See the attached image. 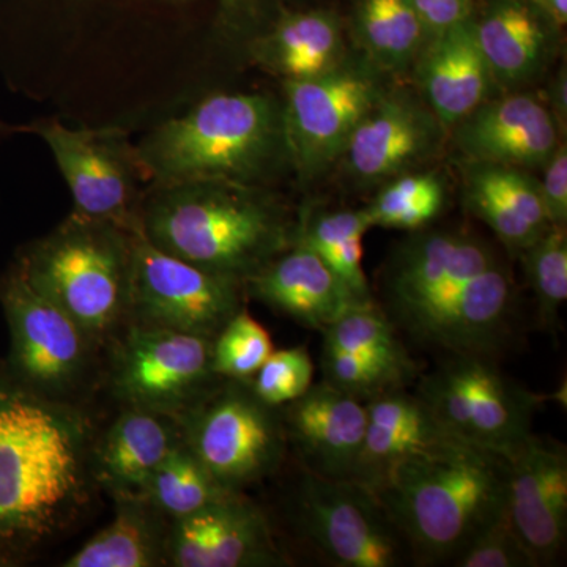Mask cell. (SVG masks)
<instances>
[{
    "mask_svg": "<svg viewBox=\"0 0 567 567\" xmlns=\"http://www.w3.org/2000/svg\"><path fill=\"white\" fill-rule=\"evenodd\" d=\"M87 406L44 398L0 363V557L52 543L84 514L95 481Z\"/></svg>",
    "mask_w": 567,
    "mask_h": 567,
    "instance_id": "obj_1",
    "label": "cell"
},
{
    "mask_svg": "<svg viewBox=\"0 0 567 567\" xmlns=\"http://www.w3.org/2000/svg\"><path fill=\"white\" fill-rule=\"evenodd\" d=\"M395 330L442 354L496 358L509 344L516 293L505 265L480 238L429 230L399 246L380 306Z\"/></svg>",
    "mask_w": 567,
    "mask_h": 567,
    "instance_id": "obj_2",
    "label": "cell"
},
{
    "mask_svg": "<svg viewBox=\"0 0 567 567\" xmlns=\"http://www.w3.org/2000/svg\"><path fill=\"white\" fill-rule=\"evenodd\" d=\"M509 458L445 435L388 468L371 487L412 561L454 566L505 513Z\"/></svg>",
    "mask_w": 567,
    "mask_h": 567,
    "instance_id": "obj_3",
    "label": "cell"
},
{
    "mask_svg": "<svg viewBox=\"0 0 567 567\" xmlns=\"http://www.w3.org/2000/svg\"><path fill=\"white\" fill-rule=\"evenodd\" d=\"M298 227L271 197L240 183L156 186L142 204L152 245L241 284L297 245Z\"/></svg>",
    "mask_w": 567,
    "mask_h": 567,
    "instance_id": "obj_4",
    "label": "cell"
},
{
    "mask_svg": "<svg viewBox=\"0 0 567 567\" xmlns=\"http://www.w3.org/2000/svg\"><path fill=\"white\" fill-rule=\"evenodd\" d=\"M156 186L192 182L254 185L284 152L281 106L262 93H218L156 126L136 145Z\"/></svg>",
    "mask_w": 567,
    "mask_h": 567,
    "instance_id": "obj_5",
    "label": "cell"
},
{
    "mask_svg": "<svg viewBox=\"0 0 567 567\" xmlns=\"http://www.w3.org/2000/svg\"><path fill=\"white\" fill-rule=\"evenodd\" d=\"M134 234L71 213L17 262L31 286L80 324L103 353L128 322Z\"/></svg>",
    "mask_w": 567,
    "mask_h": 567,
    "instance_id": "obj_6",
    "label": "cell"
},
{
    "mask_svg": "<svg viewBox=\"0 0 567 567\" xmlns=\"http://www.w3.org/2000/svg\"><path fill=\"white\" fill-rule=\"evenodd\" d=\"M0 305L10 328L11 374L44 398L87 406L103 385L104 353L47 295L13 268L0 281Z\"/></svg>",
    "mask_w": 567,
    "mask_h": 567,
    "instance_id": "obj_7",
    "label": "cell"
},
{
    "mask_svg": "<svg viewBox=\"0 0 567 567\" xmlns=\"http://www.w3.org/2000/svg\"><path fill=\"white\" fill-rule=\"evenodd\" d=\"M178 425L183 445L230 492L274 475L289 451L281 409L265 404L244 380L224 379Z\"/></svg>",
    "mask_w": 567,
    "mask_h": 567,
    "instance_id": "obj_8",
    "label": "cell"
},
{
    "mask_svg": "<svg viewBox=\"0 0 567 567\" xmlns=\"http://www.w3.org/2000/svg\"><path fill=\"white\" fill-rule=\"evenodd\" d=\"M104 353L103 383L123 406L182 420L223 382L213 339L126 323Z\"/></svg>",
    "mask_w": 567,
    "mask_h": 567,
    "instance_id": "obj_9",
    "label": "cell"
},
{
    "mask_svg": "<svg viewBox=\"0 0 567 567\" xmlns=\"http://www.w3.org/2000/svg\"><path fill=\"white\" fill-rule=\"evenodd\" d=\"M447 434L509 456L533 434L544 395L503 374L495 358L447 354L417 390Z\"/></svg>",
    "mask_w": 567,
    "mask_h": 567,
    "instance_id": "obj_10",
    "label": "cell"
},
{
    "mask_svg": "<svg viewBox=\"0 0 567 567\" xmlns=\"http://www.w3.org/2000/svg\"><path fill=\"white\" fill-rule=\"evenodd\" d=\"M298 533L334 567H401L412 563L382 503L364 484L330 480L301 466L292 498Z\"/></svg>",
    "mask_w": 567,
    "mask_h": 567,
    "instance_id": "obj_11",
    "label": "cell"
},
{
    "mask_svg": "<svg viewBox=\"0 0 567 567\" xmlns=\"http://www.w3.org/2000/svg\"><path fill=\"white\" fill-rule=\"evenodd\" d=\"M32 132L47 142L71 197L73 215L140 233L142 183H148L136 145L121 128H69L40 122Z\"/></svg>",
    "mask_w": 567,
    "mask_h": 567,
    "instance_id": "obj_12",
    "label": "cell"
},
{
    "mask_svg": "<svg viewBox=\"0 0 567 567\" xmlns=\"http://www.w3.org/2000/svg\"><path fill=\"white\" fill-rule=\"evenodd\" d=\"M245 284L210 274L133 237L128 322L215 339L240 309Z\"/></svg>",
    "mask_w": 567,
    "mask_h": 567,
    "instance_id": "obj_13",
    "label": "cell"
},
{
    "mask_svg": "<svg viewBox=\"0 0 567 567\" xmlns=\"http://www.w3.org/2000/svg\"><path fill=\"white\" fill-rule=\"evenodd\" d=\"M380 96L369 74L341 66L284 81V152L295 169L312 177L344 155L358 123Z\"/></svg>",
    "mask_w": 567,
    "mask_h": 567,
    "instance_id": "obj_14",
    "label": "cell"
},
{
    "mask_svg": "<svg viewBox=\"0 0 567 567\" xmlns=\"http://www.w3.org/2000/svg\"><path fill=\"white\" fill-rule=\"evenodd\" d=\"M289 565L270 520L245 492L171 520L166 566L276 567Z\"/></svg>",
    "mask_w": 567,
    "mask_h": 567,
    "instance_id": "obj_15",
    "label": "cell"
},
{
    "mask_svg": "<svg viewBox=\"0 0 567 567\" xmlns=\"http://www.w3.org/2000/svg\"><path fill=\"white\" fill-rule=\"evenodd\" d=\"M507 458V517L535 567L557 565L567 539L566 447L532 434Z\"/></svg>",
    "mask_w": 567,
    "mask_h": 567,
    "instance_id": "obj_16",
    "label": "cell"
},
{
    "mask_svg": "<svg viewBox=\"0 0 567 567\" xmlns=\"http://www.w3.org/2000/svg\"><path fill=\"white\" fill-rule=\"evenodd\" d=\"M279 409L289 447L303 468L330 480L354 481L368 429L365 402L323 380Z\"/></svg>",
    "mask_w": 567,
    "mask_h": 567,
    "instance_id": "obj_17",
    "label": "cell"
},
{
    "mask_svg": "<svg viewBox=\"0 0 567 567\" xmlns=\"http://www.w3.org/2000/svg\"><path fill=\"white\" fill-rule=\"evenodd\" d=\"M454 128L457 148L468 163L525 171L543 167L561 142L554 114L529 95L484 102Z\"/></svg>",
    "mask_w": 567,
    "mask_h": 567,
    "instance_id": "obj_18",
    "label": "cell"
},
{
    "mask_svg": "<svg viewBox=\"0 0 567 567\" xmlns=\"http://www.w3.org/2000/svg\"><path fill=\"white\" fill-rule=\"evenodd\" d=\"M245 292L311 330H328L354 306L357 297L322 257L295 245L245 281Z\"/></svg>",
    "mask_w": 567,
    "mask_h": 567,
    "instance_id": "obj_19",
    "label": "cell"
},
{
    "mask_svg": "<svg viewBox=\"0 0 567 567\" xmlns=\"http://www.w3.org/2000/svg\"><path fill=\"white\" fill-rule=\"evenodd\" d=\"M439 125L432 112L410 100L380 96L350 136L347 164L363 181L402 174L434 151Z\"/></svg>",
    "mask_w": 567,
    "mask_h": 567,
    "instance_id": "obj_20",
    "label": "cell"
},
{
    "mask_svg": "<svg viewBox=\"0 0 567 567\" xmlns=\"http://www.w3.org/2000/svg\"><path fill=\"white\" fill-rule=\"evenodd\" d=\"M181 442V425L174 417L123 406L106 432L96 435L92 451L95 486L114 499L144 495L153 472Z\"/></svg>",
    "mask_w": 567,
    "mask_h": 567,
    "instance_id": "obj_21",
    "label": "cell"
},
{
    "mask_svg": "<svg viewBox=\"0 0 567 567\" xmlns=\"http://www.w3.org/2000/svg\"><path fill=\"white\" fill-rule=\"evenodd\" d=\"M417 80L432 114L443 128H454L486 102L492 74L477 44L473 17L425 41Z\"/></svg>",
    "mask_w": 567,
    "mask_h": 567,
    "instance_id": "obj_22",
    "label": "cell"
},
{
    "mask_svg": "<svg viewBox=\"0 0 567 567\" xmlns=\"http://www.w3.org/2000/svg\"><path fill=\"white\" fill-rule=\"evenodd\" d=\"M473 24L492 80L499 84H522L546 63L554 22L528 3L492 0Z\"/></svg>",
    "mask_w": 567,
    "mask_h": 567,
    "instance_id": "obj_23",
    "label": "cell"
},
{
    "mask_svg": "<svg viewBox=\"0 0 567 567\" xmlns=\"http://www.w3.org/2000/svg\"><path fill=\"white\" fill-rule=\"evenodd\" d=\"M115 516L63 567L166 566L171 520L144 495L114 499Z\"/></svg>",
    "mask_w": 567,
    "mask_h": 567,
    "instance_id": "obj_24",
    "label": "cell"
},
{
    "mask_svg": "<svg viewBox=\"0 0 567 567\" xmlns=\"http://www.w3.org/2000/svg\"><path fill=\"white\" fill-rule=\"evenodd\" d=\"M341 28L327 11H301L282 17L274 31L254 44L260 65L284 80L317 76L339 65Z\"/></svg>",
    "mask_w": 567,
    "mask_h": 567,
    "instance_id": "obj_25",
    "label": "cell"
},
{
    "mask_svg": "<svg viewBox=\"0 0 567 567\" xmlns=\"http://www.w3.org/2000/svg\"><path fill=\"white\" fill-rule=\"evenodd\" d=\"M354 29L361 47L383 69L412 62L431 37L413 0H361Z\"/></svg>",
    "mask_w": 567,
    "mask_h": 567,
    "instance_id": "obj_26",
    "label": "cell"
},
{
    "mask_svg": "<svg viewBox=\"0 0 567 567\" xmlns=\"http://www.w3.org/2000/svg\"><path fill=\"white\" fill-rule=\"evenodd\" d=\"M230 494L237 492L224 488L182 442L153 472L144 491L145 498L169 518L188 516Z\"/></svg>",
    "mask_w": 567,
    "mask_h": 567,
    "instance_id": "obj_27",
    "label": "cell"
},
{
    "mask_svg": "<svg viewBox=\"0 0 567 567\" xmlns=\"http://www.w3.org/2000/svg\"><path fill=\"white\" fill-rule=\"evenodd\" d=\"M323 346L371 358L391 369L404 382L415 374L398 330L375 301L354 306L323 331Z\"/></svg>",
    "mask_w": 567,
    "mask_h": 567,
    "instance_id": "obj_28",
    "label": "cell"
},
{
    "mask_svg": "<svg viewBox=\"0 0 567 567\" xmlns=\"http://www.w3.org/2000/svg\"><path fill=\"white\" fill-rule=\"evenodd\" d=\"M445 205V189L435 174H405L386 185L369 205L374 226L421 230Z\"/></svg>",
    "mask_w": 567,
    "mask_h": 567,
    "instance_id": "obj_29",
    "label": "cell"
},
{
    "mask_svg": "<svg viewBox=\"0 0 567 567\" xmlns=\"http://www.w3.org/2000/svg\"><path fill=\"white\" fill-rule=\"evenodd\" d=\"M533 295L537 317L546 330L558 324L559 309L567 300L566 227L550 226L520 254Z\"/></svg>",
    "mask_w": 567,
    "mask_h": 567,
    "instance_id": "obj_30",
    "label": "cell"
},
{
    "mask_svg": "<svg viewBox=\"0 0 567 567\" xmlns=\"http://www.w3.org/2000/svg\"><path fill=\"white\" fill-rule=\"evenodd\" d=\"M274 350L268 331L244 308L213 339V369L223 379L248 382Z\"/></svg>",
    "mask_w": 567,
    "mask_h": 567,
    "instance_id": "obj_31",
    "label": "cell"
},
{
    "mask_svg": "<svg viewBox=\"0 0 567 567\" xmlns=\"http://www.w3.org/2000/svg\"><path fill=\"white\" fill-rule=\"evenodd\" d=\"M312 379L315 363L308 350L300 346L274 350L248 383L265 404L279 409L303 395L312 386Z\"/></svg>",
    "mask_w": 567,
    "mask_h": 567,
    "instance_id": "obj_32",
    "label": "cell"
},
{
    "mask_svg": "<svg viewBox=\"0 0 567 567\" xmlns=\"http://www.w3.org/2000/svg\"><path fill=\"white\" fill-rule=\"evenodd\" d=\"M466 173L502 197L537 233H546L550 227L540 199L539 182L527 171L499 164L468 163Z\"/></svg>",
    "mask_w": 567,
    "mask_h": 567,
    "instance_id": "obj_33",
    "label": "cell"
},
{
    "mask_svg": "<svg viewBox=\"0 0 567 567\" xmlns=\"http://www.w3.org/2000/svg\"><path fill=\"white\" fill-rule=\"evenodd\" d=\"M322 369L324 382L363 402L404 383L395 372L371 358L324 346Z\"/></svg>",
    "mask_w": 567,
    "mask_h": 567,
    "instance_id": "obj_34",
    "label": "cell"
},
{
    "mask_svg": "<svg viewBox=\"0 0 567 567\" xmlns=\"http://www.w3.org/2000/svg\"><path fill=\"white\" fill-rule=\"evenodd\" d=\"M465 204L473 215L491 227L492 233L505 245L511 254L520 256L540 233L525 223L513 208L483 185L472 174L466 173Z\"/></svg>",
    "mask_w": 567,
    "mask_h": 567,
    "instance_id": "obj_35",
    "label": "cell"
},
{
    "mask_svg": "<svg viewBox=\"0 0 567 567\" xmlns=\"http://www.w3.org/2000/svg\"><path fill=\"white\" fill-rule=\"evenodd\" d=\"M456 567H535L507 513L473 540L454 563Z\"/></svg>",
    "mask_w": 567,
    "mask_h": 567,
    "instance_id": "obj_36",
    "label": "cell"
},
{
    "mask_svg": "<svg viewBox=\"0 0 567 567\" xmlns=\"http://www.w3.org/2000/svg\"><path fill=\"white\" fill-rule=\"evenodd\" d=\"M371 227H374V224L368 208L322 213L315 218L301 219L297 245L308 246L324 259L350 238L358 235L364 237Z\"/></svg>",
    "mask_w": 567,
    "mask_h": 567,
    "instance_id": "obj_37",
    "label": "cell"
},
{
    "mask_svg": "<svg viewBox=\"0 0 567 567\" xmlns=\"http://www.w3.org/2000/svg\"><path fill=\"white\" fill-rule=\"evenodd\" d=\"M539 182L540 199L550 226L566 227L567 223V147L559 145L543 166Z\"/></svg>",
    "mask_w": 567,
    "mask_h": 567,
    "instance_id": "obj_38",
    "label": "cell"
},
{
    "mask_svg": "<svg viewBox=\"0 0 567 567\" xmlns=\"http://www.w3.org/2000/svg\"><path fill=\"white\" fill-rule=\"evenodd\" d=\"M413 3L431 37L472 17L473 0H413Z\"/></svg>",
    "mask_w": 567,
    "mask_h": 567,
    "instance_id": "obj_39",
    "label": "cell"
},
{
    "mask_svg": "<svg viewBox=\"0 0 567 567\" xmlns=\"http://www.w3.org/2000/svg\"><path fill=\"white\" fill-rule=\"evenodd\" d=\"M533 9L540 11L555 25H565L567 21V0H522Z\"/></svg>",
    "mask_w": 567,
    "mask_h": 567,
    "instance_id": "obj_40",
    "label": "cell"
},
{
    "mask_svg": "<svg viewBox=\"0 0 567 567\" xmlns=\"http://www.w3.org/2000/svg\"><path fill=\"white\" fill-rule=\"evenodd\" d=\"M551 92H554L555 99H554V106L555 110L558 111V114L566 115V76L563 74V76H559L557 82H555L554 89H551Z\"/></svg>",
    "mask_w": 567,
    "mask_h": 567,
    "instance_id": "obj_41",
    "label": "cell"
},
{
    "mask_svg": "<svg viewBox=\"0 0 567 567\" xmlns=\"http://www.w3.org/2000/svg\"><path fill=\"white\" fill-rule=\"evenodd\" d=\"M10 132H11L10 126H7L6 123L0 122V134H7Z\"/></svg>",
    "mask_w": 567,
    "mask_h": 567,
    "instance_id": "obj_42",
    "label": "cell"
},
{
    "mask_svg": "<svg viewBox=\"0 0 567 567\" xmlns=\"http://www.w3.org/2000/svg\"><path fill=\"white\" fill-rule=\"evenodd\" d=\"M10 565H11L10 561H7L6 558L0 557V566H10Z\"/></svg>",
    "mask_w": 567,
    "mask_h": 567,
    "instance_id": "obj_43",
    "label": "cell"
}]
</instances>
